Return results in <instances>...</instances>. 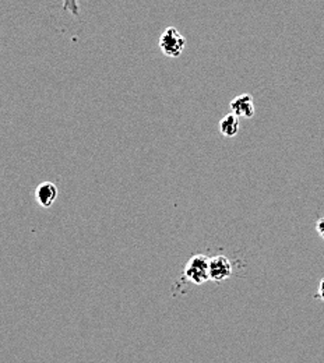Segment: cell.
<instances>
[{
	"label": "cell",
	"mask_w": 324,
	"mask_h": 363,
	"mask_svg": "<svg viewBox=\"0 0 324 363\" xmlns=\"http://www.w3.org/2000/svg\"><path fill=\"white\" fill-rule=\"evenodd\" d=\"M158 46L165 56L175 59L183 53V49L186 46V38L175 27H168L161 34L158 39Z\"/></svg>",
	"instance_id": "7a4b0ae2"
},
{
	"label": "cell",
	"mask_w": 324,
	"mask_h": 363,
	"mask_svg": "<svg viewBox=\"0 0 324 363\" xmlns=\"http://www.w3.org/2000/svg\"><path fill=\"white\" fill-rule=\"evenodd\" d=\"M316 231H317L318 236L324 240V217H321V218L316 222Z\"/></svg>",
	"instance_id": "52a82bcc"
},
{
	"label": "cell",
	"mask_w": 324,
	"mask_h": 363,
	"mask_svg": "<svg viewBox=\"0 0 324 363\" xmlns=\"http://www.w3.org/2000/svg\"><path fill=\"white\" fill-rule=\"evenodd\" d=\"M239 118L233 114H228L219 121V132L228 139H232L239 133Z\"/></svg>",
	"instance_id": "8992f818"
},
{
	"label": "cell",
	"mask_w": 324,
	"mask_h": 363,
	"mask_svg": "<svg viewBox=\"0 0 324 363\" xmlns=\"http://www.w3.org/2000/svg\"><path fill=\"white\" fill-rule=\"evenodd\" d=\"M231 114L236 115L237 118H246L251 119L256 114L255 100L251 94H240L239 97L233 98L229 104Z\"/></svg>",
	"instance_id": "277c9868"
},
{
	"label": "cell",
	"mask_w": 324,
	"mask_h": 363,
	"mask_svg": "<svg viewBox=\"0 0 324 363\" xmlns=\"http://www.w3.org/2000/svg\"><path fill=\"white\" fill-rule=\"evenodd\" d=\"M314 298L324 302V277L321 278V281H320V284H318V290H317V294H316Z\"/></svg>",
	"instance_id": "ba28073f"
},
{
	"label": "cell",
	"mask_w": 324,
	"mask_h": 363,
	"mask_svg": "<svg viewBox=\"0 0 324 363\" xmlns=\"http://www.w3.org/2000/svg\"><path fill=\"white\" fill-rule=\"evenodd\" d=\"M233 274V267L228 257L215 256L210 258V280L214 283H222Z\"/></svg>",
	"instance_id": "3957f363"
},
{
	"label": "cell",
	"mask_w": 324,
	"mask_h": 363,
	"mask_svg": "<svg viewBox=\"0 0 324 363\" xmlns=\"http://www.w3.org/2000/svg\"><path fill=\"white\" fill-rule=\"evenodd\" d=\"M57 186L52 184V182H42L35 189V200L44 209L52 207L57 199Z\"/></svg>",
	"instance_id": "5b68a950"
},
{
	"label": "cell",
	"mask_w": 324,
	"mask_h": 363,
	"mask_svg": "<svg viewBox=\"0 0 324 363\" xmlns=\"http://www.w3.org/2000/svg\"><path fill=\"white\" fill-rule=\"evenodd\" d=\"M185 277L195 285H203L210 281V257L195 254L185 267Z\"/></svg>",
	"instance_id": "6da1fadb"
}]
</instances>
